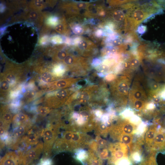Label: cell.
Here are the masks:
<instances>
[{
	"mask_svg": "<svg viewBox=\"0 0 165 165\" xmlns=\"http://www.w3.org/2000/svg\"><path fill=\"white\" fill-rule=\"evenodd\" d=\"M59 133L58 130L50 124L48 125L44 129L42 135L43 148L42 158H49Z\"/></svg>",
	"mask_w": 165,
	"mask_h": 165,
	"instance_id": "1",
	"label": "cell"
},
{
	"mask_svg": "<svg viewBox=\"0 0 165 165\" xmlns=\"http://www.w3.org/2000/svg\"><path fill=\"white\" fill-rule=\"evenodd\" d=\"M43 143L38 142L35 146L28 149L24 153L22 158V165L33 163L34 160L38 159L43 152Z\"/></svg>",
	"mask_w": 165,
	"mask_h": 165,
	"instance_id": "2",
	"label": "cell"
},
{
	"mask_svg": "<svg viewBox=\"0 0 165 165\" xmlns=\"http://www.w3.org/2000/svg\"><path fill=\"white\" fill-rule=\"evenodd\" d=\"M151 152L165 153V129L158 127L152 145Z\"/></svg>",
	"mask_w": 165,
	"mask_h": 165,
	"instance_id": "3",
	"label": "cell"
},
{
	"mask_svg": "<svg viewBox=\"0 0 165 165\" xmlns=\"http://www.w3.org/2000/svg\"><path fill=\"white\" fill-rule=\"evenodd\" d=\"M127 146L122 142L111 145L109 150L111 152V157L109 160L114 163L117 160L124 158H128V149Z\"/></svg>",
	"mask_w": 165,
	"mask_h": 165,
	"instance_id": "4",
	"label": "cell"
},
{
	"mask_svg": "<svg viewBox=\"0 0 165 165\" xmlns=\"http://www.w3.org/2000/svg\"><path fill=\"white\" fill-rule=\"evenodd\" d=\"M22 163L17 152L14 151L7 152L1 158L0 165H21Z\"/></svg>",
	"mask_w": 165,
	"mask_h": 165,
	"instance_id": "5",
	"label": "cell"
},
{
	"mask_svg": "<svg viewBox=\"0 0 165 165\" xmlns=\"http://www.w3.org/2000/svg\"><path fill=\"white\" fill-rule=\"evenodd\" d=\"M158 127L156 124L153 125L150 127L146 132L144 143L146 147L149 150H150Z\"/></svg>",
	"mask_w": 165,
	"mask_h": 165,
	"instance_id": "6",
	"label": "cell"
},
{
	"mask_svg": "<svg viewBox=\"0 0 165 165\" xmlns=\"http://www.w3.org/2000/svg\"><path fill=\"white\" fill-rule=\"evenodd\" d=\"M32 128L31 125L29 123L21 125L14 129L12 136L17 139L21 138Z\"/></svg>",
	"mask_w": 165,
	"mask_h": 165,
	"instance_id": "7",
	"label": "cell"
},
{
	"mask_svg": "<svg viewBox=\"0 0 165 165\" xmlns=\"http://www.w3.org/2000/svg\"><path fill=\"white\" fill-rule=\"evenodd\" d=\"M83 163H84V165H103L102 159L94 154H89L87 158Z\"/></svg>",
	"mask_w": 165,
	"mask_h": 165,
	"instance_id": "8",
	"label": "cell"
},
{
	"mask_svg": "<svg viewBox=\"0 0 165 165\" xmlns=\"http://www.w3.org/2000/svg\"><path fill=\"white\" fill-rule=\"evenodd\" d=\"M145 16V13L143 10L141 9H135L132 14L133 20L138 22L142 20Z\"/></svg>",
	"mask_w": 165,
	"mask_h": 165,
	"instance_id": "9",
	"label": "cell"
},
{
	"mask_svg": "<svg viewBox=\"0 0 165 165\" xmlns=\"http://www.w3.org/2000/svg\"><path fill=\"white\" fill-rule=\"evenodd\" d=\"M27 118V116L23 114H20L16 115L13 121V129L25 123L24 122Z\"/></svg>",
	"mask_w": 165,
	"mask_h": 165,
	"instance_id": "10",
	"label": "cell"
},
{
	"mask_svg": "<svg viewBox=\"0 0 165 165\" xmlns=\"http://www.w3.org/2000/svg\"><path fill=\"white\" fill-rule=\"evenodd\" d=\"M156 155L151 152L149 155L143 160L139 165H157L156 159Z\"/></svg>",
	"mask_w": 165,
	"mask_h": 165,
	"instance_id": "11",
	"label": "cell"
},
{
	"mask_svg": "<svg viewBox=\"0 0 165 165\" xmlns=\"http://www.w3.org/2000/svg\"><path fill=\"white\" fill-rule=\"evenodd\" d=\"M113 17L115 21L117 22H120L124 19V14L122 11L117 10L115 11L113 13Z\"/></svg>",
	"mask_w": 165,
	"mask_h": 165,
	"instance_id": "12",
	"label": "cell"
},
{
	"mask_svg": "<svg viewBox=\"0 0 165 165\" xmlns=\"http://www.w3.org/2000/svg\"><path fill=\"white\" fill-rule=\"evenodd\" d=\"M88 156L86 152L82 150H80L77 152L76 154V158L82 163L84 162L87 158Z\"/></svg>",
	"mask_w": 165,
	"mask_h": 165,
	"instance_id": "13",
	"label": "cell"
},
{
	"mask_svg": "<svg viewBox=\"0 0 165 165\" xmlns=\"http://www.w3.org/2000/svg\"><path fill=\"white\" fill-rule=\"evenodd\" d=\"M114 165H130V163L128 158H124L116 161Z\"/></svg>",
	"mask_w": 165,
	"mask_h": 165,
	"instance_id": "14",
	"label": "cell"
},
{
	"mask_svg": "<svg viewBox=\"0 0 165 165\" xmlns=\"http://www.w3.org/2000/svg\"><path fill=\"white\" fill-rule=\"evenodd\" d=\"M42 79L44 82H48L51 80L52 76L51 74L49 73L45 72L42 75Z\"/></svg>",
	"mask_w": 165,
	"mask_h": 165,
	"instance_id": "15",
	"label": "cell"
},
{
	"mask_svg": "<svg viewBox=\"0 0 165 165\" xmlns=\"http://www.w3.org/2000/svg\"><path fill=\"white\" fill-rule=\"evenodd\" d=\"M52 161L49 158H42L39 165H52Z\"/></svg>",
	"mask_w": 165,
	"mask_h": 165,
	"instance_id": "16",
	"label": "cell"
},
{
	"mask_svg": "<svg viewBox=\"0 0 165 165\" xmlns=\"http://www.w3.org/2000/svg\"><path fill=\"white\" fill-rule=\"evenodd\" d=\"M118 89L120 92L122 93H125L127 92L128 90V86L126 83H122L119 86Z\"/></svg>",
	"mask_w": 165,
	"mask_h": 165,
	"instance_id": "17",
	"label": "cell"
},
{
	"mask_svg": "<svg viewBox=\"0 0 165 165\" xmlns=\"http://www.w3.org/2000/svg\"><path fill=\"white\" fill-rule=\"evenodd\" d=\"M67 94V92L65 90H59L57 93L56 95L59 98L62 99L66 96Z\"/></svg>",
	"mask_w": 165,
	"mask_h": 165,
	"instance_id": "18",
	"label": "cell"
},
{
	"mask_svg": "<svg viewBox=\"0 0 165 165\" xmlns=\"http://www.w3.org/2000/svg\"><path fill=\"white\" fill-rule=\"evenodd\" d=\"M78 46L79 48L81 50H84L87 46V42L84 40L80 41L78 43Z\"/></svg>",
	"mask_w": 165,
	"mask_h": 165,
	"instance_id": "19",
	"label": "cell"
},
{
	"mask_svg": "<svg viewBox=\"0 0 165 165\" xmlns=\"http://www.w3.org/2000/svg\"><path fill=\"white\" fill-rule=\"evenodd\" d=\"M88 94L85 93L80 95L79 99L82 101L81 102H85L88 100Z\"/></svg>",
	"mask_w": 165,
	"mask_h": 165,
	"instance_id": "20",
	"label": "cell"
},
{
	"mask_svg": "<svg viewBox=\"0 0 165 165\" xmlns=\"http://www.w3.org/2000/svg\"><path fill=\"white\" fill-rule=\"evenodd\" d=\"M15 76L13 75H8L6 78V81L10 84L13 83L15 82Z\"/></svg>",
	"mask_w": 165,
	"mask_h": 165,
	"instance_id": "21",
	"label": "cell"
},
{
	"mask_svg": "<svg viewBox=\"0 0 165 165\" xmlns=\"http://www.w3.org/2000/svg\"><path fill=\"white\" fill-rule=\"evenodd\" d=\"M9 83L6 81H4L1 82V87L2 90H6L9 88Z\"/></svg>",
	"mask_w": 165,
	"mask_h": 165,
	"instance_id": "22",
	"label": "cell"
},
{
	"mask_svg": "<svg viewBox=\"0 0 165 165\" xmlns=\"http://www.w3.org/2000/svg\"><path fill=\"white\" fill-rule=\"evenodd\" d=\"M66 57V53L64 51H61L58 53V57L61 60L65 59Z\"/></svg>",
	"mask_w": 165,
	"mask_h": 165,
	"instance_id": "23",
	"label": "cell"
},
{
	"mask_svg": "<svg viewBox=\"0 0 165 165\" xmlns=\"http://www.w3.org/2000/svg\"><path fill=\"white\" fill-rule=\"evenodd\" d=\"M131 66L134 67H137L139 64V61L137 59L134 58L132 59L130 61Z\"/></svg>",
	"mask_w": 165,
	"mask_h": 165,
	"instance_id": "24",
	"label": "cell"
},
{
	"mask_svg": "<svg viewBox=\"0 0 165 165\" xmlns=\"http://www.w3.org/2000/svg\"><path fill=\"white\" fill-rule=\"evenodd\" d=\"M64 61L67 64H70L72 63L73 59L72 57L70 56H67L64 59Z\"/></svg>",
	"mask_w": 165,
	"mask_h": 165,
	"instance_id": "25",
	"label": "cell"
},
{
	"mask_svg": "<svg viewBox=\"0 0 165 165\" xmlns=\"http://www.w3.org/2000/svg\"><path fill=\"white\" fill-rule=\"evenodd\" d=\"M39 112L42 116H45L48 113V110L45 108H42L39 109Z\"/></svg>",
	"mask_w": 165,
	"mask_h": 165,
	"instance_id": "26",
	"label": "cell"
},
{
	"mask_svg": "<svg viewBox=\"0 0 165 165\" xmlns=\"http://www.w3.org/2000/svg\"><path fill=\"white\" fill-rule=\"evenodd\" d=\"M35 95V92L33 90H29L27 93V96L29 98H31L34 97Z\"/></svg>",
	"mask_w": 165,
	"mask_h": 165,
	"instance_id": "27",
	"label": "cell"
},
{
	"mask_svg": "<svg viewBox=\"0 0 165 165\" xmlns=\"http://www.w3.org/2000/svg\"><path fill=\"white\" fill-rule=\"evenodd\" d=\"M77 7L79 9H84L86 7V5L84 2H79L77 4Z\"/></svg>",
	"mask_w": 165,
	"mask_h": 165,
	"instance_id": "28",
	"label": "cell"
},
{
	"mask_svg": "<svg viewBox=\"0 0 165 165\" xmlns=\"http://www.w3.org/2000/svg\"><path fill=\"white\" fill-rule=\"evenodd\" d=\"M112 43L115 46H118L121 44V40L119 38H116L113 40Z\"/></svg>",
	"mask_w": 165,
	"mask_h": 165,
	"instance_id": "29",
	"label": "cell"
},
{
	"mask_svg": "<svg viewBox=\"0 0 165 165\" xmlns=\"http://www.w3.org/2000/svg\"><path fill=\"white\" fill-rule=\"evenodd\" d=\"M66 82L64 80L58 81L57 83V86L59 87H64L66 85Z\"/></svg>",
	"mask_w": 165,
	"mask_h": 165,
	"instance_id": "30",
	"label": "cell"
},
{
	"mask_svg": "<svg viewBox=\"0 0 165 165\" xmlns=\"http://www.w3.org/2000/svg\"><path fill=\"white\" fill-rule=\"evenodd\" d=\"M30 17L32 20H35L38 17V14L35 12H32L30 14Z\"/></svg>",
	"mask_w": 165,
	"mask_h": 165,
	"instance_id": "31",
	"label": "cell"
},
{
	"mask_svg": "<svg viewBox=\"0 0 165 165\" xmlns=\"http://www.w3.org/2000/svg\"><path fill=\"white\" fill-rule=\"evenodd\" d=\"M142 105L141 102L139 101H136L134 103L135 106L137 108H141L142 106Z\"/></svg>",
	"mask_w": 165,
	"mask_h": 165,
	"instance_id": "32",
	"label": "cell"
},
{
	"mask_svg": "<svg viewBox=\"0 0 165 165\" xmlns=\"http://www.w3.org/2000/svg\"><path fill=\"white\" fill-rule=\"evenodd\" d=\"M131 66V63L130 61H126L125 62L124 64V67L126 69H129V68L130 66Z\"/></svg>",
	"mask_w": 165,
	"mask_h": 165,
	"instance_id": "33",
	"label": "cell"
},
{
	"mask_svg": "<svg viewBox=\"0 0 165 165\" xmlns=\"http://www.w3.org/2000/svg\"><path fill=\"white\" fill-rule=\"evenodd\" d=\"M63 27L62 25L59 24L56 27V30L58 31H61L63 30Z\"/></svg>",
	"mask_w": 165,
	"mask_h": 165,
	"instance_id": "34",
	"label": "cell"
},
{
	"mask_svg": "<svg viewBox=\"0 0 165 165\" xmlns=\"http://www.w3.org/2000/svg\"><path fill=\"white\" fill-rule=\"evenodd\" d=\"M141 94L139 91L136 92L134 94V97L137 99H139L141 98Z\"/></svg>",
	"mask_w": 165,
	"mask_h": 165,
	"instance_id": "35",
	"label": "cell"
},
{
	"mask_svg": "<svg viewBox=\"0 0 165 165\" xmlns=\"http://www.w3.org/2000/svg\"><path fill=\"white\" fill-rule=\"evenodd\" d=\"M116 51L115 49L113 47H109L107 50V52L108 53H114Z\"/></svg>",
	"mask_w": 165,
	"mask_h": 165,
	"instance_id": "36",
	"label": "cell"
},
{
	"mask_svg": "<svg viewBox=\"0 0 165 165\" xmlns=\"http://www.w3.org/2000/svg\"><path fill=\"white\" fill-rule=\"evenodd\" d=\"M86 83V81L85 80H82L79 82L77 84L79 85H84Z\"/></svg>",
	"mask_w": 165,
	"mask_h": 165,
	"instance_id": "37",
	"label": "cell"
},
{
	"mask_svg": "<svg viewBox=\"0 0 165 165\" xmlns=\"http://www.w3.org/2000/svg\"><path fill=\"white\" fill-rule=\"evenodd\" d=\"M42 1L40 0H37L35 1V4L36 5L38 6H42Z\"/></svg>",
	"mask_w": 165,
	"mask_h": 165,
	"instance_id": "38",
	"label": "cell"
},
{
	"mask_svg": "<svg viewBox=\"0 0 165 165\" xmlns=\"http://www.w3.org/2000/svg\"><path fill=\"white\" fill-rule=\"evenodd\" d=\"M152 88L154 90H156L158 88V86L156 84H154L152 86Z\"/></svg>",
	"mask_w": 165,
	"mask_h": 165,
	"instance_id": "39",
	"label": "cell"
},
{
	"mask_svg": "<svg viewBox=\"0 0 165 165\" xmlns=\"http://www.w3.org/2000/svg\"><path fill=\"white\" fill-rule=\"evenodd\" d=\"M154 101L156 102H158L160 101V99L159 98H156L154 99Z\"/></svg>",
	"mask_w": 165,
	"mask_h": 165,
	"instance_id": "40",
	"label": "cell"
},
{
	"mask_svg": "<svg viewBox=\"0 0 165 165\" xmlns=\"http://www.w3.org/2000/svg\"><path fill=\"white\" fill-rule=\"evenodd\" d=\"M25 165H33V163H31L26 164H25Z\"/></svg>",
	"mask_w": 165,
	"mask_h": 165,
	"instance_id": "41",
	"label": "cell"
},
{
	"mask_svg": "<svg viewBox=\"0 0 165 165\" xmlns=\"http://www.w3.org/2000/svg\"></svg>",
	"mask_w": 165,
	"mask_h": 165,
	"instance_id": "42",
	"label": "cell"
}]
</instances>
